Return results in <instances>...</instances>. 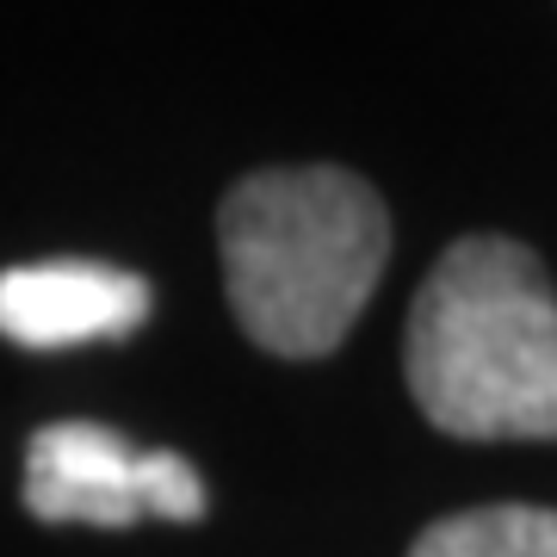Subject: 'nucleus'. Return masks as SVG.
<instances>
[{
  "label": "nucleus",
  "mask_w": 557,
  "mask_h": 557,
  "mask_svg": "<svg viewBox=\"0 0 557 557\" xmlns=\"http://www.w3.org/2000/svg\"><path fill=\"white\" fill-rule=\"evenodd\" d=\"M409 397L453 440H557V292L527 242L465 236L403 335Z\"/></svg>",
  "instance_id": "obj_1"
},
{
  "label": "nucleus",
  "mask_w": 557,
  "mask_h": 557,
  "mask_svg": "<svg viewBox=\"0 0 557 557\" xmlns=\"http://www.w3.org/2000/svg\"><path fill=\"white\" fill-rule=\"evenodd\" d=\"M223 292L255 347L335 354L391 260L384 199L347 168H260L218 211Z\"/></svg>",
  "instance_id": "obj_2"
},
{
  "label": "nucleus",
  "mask_w": 557,
  "mask_h": 557,
  "mask_svg": "<svg viewBox=\"0 0 557 557\" xmlns=\"http://www.w3.org/2000/svg\"><path fill=\"white\" fill-rule=\"evenodd\" d=\"M25 508L50 527H131L137 515L199 520L205 483L180 453H143L106 421H50L25 446Z\"/></svg>",
  "instance_id": "obj_3"
},
{
  "label": "nucleus",
  "mask_w": 557,
  "mask_h": 557,
  "mask_svg": "<svg viewBox=\"0 0 557 557\" xmlns=\"http://www.w3.org/2000/svg\"><path fill=\"white\" fill-rule=\"evenodd\" d=\"M149 317L143 273L106 260H32L0 273V335L32 354L119 341Z\"/></svg>",
  "instance_id": "obj_4"
},
{
  "label": "nucleus",
  "mask_w": 557,
  "mask_h": 557,
  "mask_svg": "<svg viewBox=\"0 0 557 557\" xmlns=\"http://www.w3.org/2000/svg\"><path fill=\"white\" fill-rule=\"evenodd\" d=\"M409 557H557V508H465L434 520Z\"/></svg>",
  "instance_id": "obj_5"
}]
</instances>
